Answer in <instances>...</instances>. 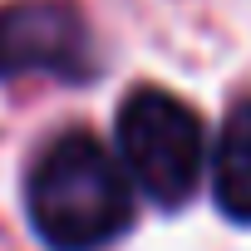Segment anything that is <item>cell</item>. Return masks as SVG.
<instances>
[{"label":"cell","mask_w":251,"mask_h":251,"mask_svg":"<svg viewBox=\"0 0 251 251\" xmlns=\"http://www.w3.org/2000/svg\"><path fill=\"white\" fill-rule=\"evenodd\" d=\"M212 197L222 217L251 226V99H241L222 123L212 153Z\"/></svg>","instance_id":"4"},{"label":"cell","mask_w":251,"mask_h":251,"mask_svg":"<svg viewBox=\"0 0 251 251\" xmlns=\"http://www.w3.org/2000/svg\"><path fill=\"white\" fill-rule=\"evenodd\" d=\"M50 74L84 84L94 74L89 25L64 0H10L0 5V79Z\"/></svg>","instance_id":"3"},{"label":"cell","mask_w":251,"mask_h":251,"mask_svg":"<svg viewBox=\"0 0 251 251\" xmlns=\"http://www.w3.org/2000/svg\"><path fill=\"white\" fill-rule=\"evenodd\" d=\"M25 212L50 251H103L133 226V182L89 128H69L30 163Z\"/></svg>","instance_id":"1"},{"label":"cell","mask_w":251,"mask_h":251,"mask_svg":"<svg viewBox=\"0 0 251 251\" xmlns=\"http://www.w3.org/2000/svg\"><path fill=\"white\" fill-rule=\"evenodd\" d=\"M118 153L133 187H143L148 202L173 212L197 192L207 133L192 103H182L158 84H138L118 103Z\"/></svg>","instance_id":"2"}]
</instances>
